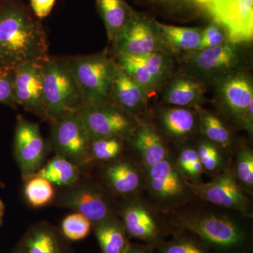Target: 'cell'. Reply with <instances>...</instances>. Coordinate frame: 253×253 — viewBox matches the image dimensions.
I'll return each instance as SVG.
<instances>
[{"mask_svg": "<svg viewBox=\"0 0 253 253\" xmlns=\"http://www.w3.org/2000/svg\"><path fill=\"white\" fill-rule=\"evenodd\" d=\"M206 11L226 30L231 42L252 41L253 0H212Z\"/></svg>", "mask_w": 253, "mask_h": 253, "instance_id": "15", "label": "cell"}, {"mask_svg": "<svg viewBox=\"0 0 253 253\" xmlns=\"http://www.w3.org/2000/svg\"><path fill=\"white\" fill-rule=\"evenodd\" d=\"M0 104L16 106L13 94L12 72L0 70Z\"/></svg>", "mask_w": 253, "mask_h": 253, "instance_id": "38", "label": "cell"}, {"mask_svg": "<svg viewBox=\"0 0 253 253\" xmlns=\"http://www.w3.org/2000/svg\"><path fill=\"white\" fill-rule=\"evenodd\" d=\"M157 25L163 48L167 54L181 56L199 50L202 28L179 27L158 21Z\"/></svg>", "mask_w": 253, "mask_h": 253, "instance_id": "23", "label": "cell"}, {"mask_svg": "<svg viewBox=\"0 0 253 253\" xmlns=\"http://www.w3.org/2000/svg\"><path fill=\"white\" fill-rule=\"evenodd\" d=\"M231 168L240 186L250 196L253 195V151L246 143L236 144Z\"/></svg>", "mask_w": 253, "mask_h": 253, "instance_id": "30", "label": "cell"}, {"mask_svg": "<svg viewBox=\"0 0 253 253\" xmlns=\"http://www.w3.org/2000/svg\"><path fill=\"white\" fill-rule=\"evenodd\" d=\"M68 59L84 104L111 102L118 66L107 51Z\"/></svg>", "mask_w": 253, "mask_h": 253, "instance_id": "5", "label": "cell"}, {"mask_svg": "<svg viewBox=\"0 0 253 253\" xmlns=\"http://www.w3.org/2000/svg\"><path fill=\"white\" fill-rule=\"evenodd\" d=\"M148 99L142 88L118 66L111 91V102L138 119L144 120L148 111Z\"/></svg>", "mask_w": 253, "mask_h": 253, "instance_id": "22", "label": "cell"}, {"mask_svg": "<svg viewBox=\"0 0 253 253\" xmlns=\"http://www.w3.org/2000/svg\"><path fill=\"white\" fill-rule=\"evenodd\" d=\"M174 163L186 180L194 184L203 182L205 172L196 146L189 143L179 146V152L174 158Z\"/></svg>", "mask_w": 253, "mask_h": 253, "instance_id": "32", "label": "cell"}, {"mask_svg": "<svg viewBox=\"0 0 253 253\" xmlns=\"http://www.w3.org/2000/svg\"><path fill=\"white\" fill-rule=\"evenodd\" d=\"M206 84L185 73L171 76L162 94L166 106L198 109L204 101Z\"/></svg>", "mask_w": 253, "mask_h": 253, "instance_id": "21", "label": "cell"}, {"mask_svg": "<svg viewBox=\"0 0 253 253\" xmlns=\"http://www.w3.org/2000/svg\"><path fill=\"white\" fill-rule=\"evenodd\" d=\"M112 42L116 55L143 56L152 53H166L157 21L137 11Z\"/></svg>", "mask_w": 253, "mask_h": 253, "instance_id": "13", "label": "cell"}, {"mask_svg": "<svg viewBox=\"0 0 253 253\" xmlns=\"http://www.w3.org/2000/svg\"><path fill=\"white\" fill-rule=\"evenodd\" d=\"M16 253H63L59 232L47 223L35 224L18 243Z\"/></svg>", "mask_w": 253, "mask_h": 253, "instance_id": "24", "label": "cell"}, {"mask_svg": "<svg viewBox=\"0 0 253 253\" xmlns=\"http://www.w3.org/2000/svg\"><path fill=\"white\" fill-rule=\"evenodd\" d=\"M239 129H244L250 136H252L253 131V102L251 103L246 110L241 119Z\"/></svg>", "mask_w": 253, "mask_h": 253, "instance_id": "40", "label": "cell"}, {"mask_svg": "<svg viewBox=\"0 0 253 253\" xmlns=\"http://www.w3.org/2000/svg\"><path fill=\"white\" fill-rule=\"evenodd\" d=\"M101 253H126L130 243L121 218L113 216L93 226Z\"/></svg>", "mask_w": 253, "mask_h": 253, "instance_id": "25", "label": "cell"}, {"mask_svg": "<svg viewBox=\"0 0 253 253\" xmlns=\"http://www.w3.org/2000/svg\"><path fill=\"white\" fill-rule=\"evenodd\" d=\"M46 32L30 9L17 1L0 6V69L13 72L18 66L47 59Z\"/></svg>", "mask_w": 253, "mask_h": 253, "instance_id": "2", "label": "cell"}, {"mask_svg": "<svg viewBox=\"0 0 253 253\" xmlns=\"http://www.w3.org/2000/svg\"><path fill=\"white\" fill-rule=\"evenodd\" d=\"M25 197L34 208H42L52 202L55 191L52 184L42 176L34 175L26 180Z\"/></svg>", "mask_w": 253, "mask_h": 253, "instance_id": "34", "label": "cell"}, {"mask_svg": "<svg viewBox=\"0 0 253 253\" xmlns=\"http://www.w3.org/2000/svg\"><path fill=\"white\" fill-rule=\"evenodd\" d=\"M190 204L166 214L171 233H190L219 253L251 251L253 237L249 221L252 219L211 204L208 207Z\"/></svg>", "mask_w": 253, "mask_h": 253, "instance_id": "1", "label": "cell"}, {"mask_svg": "<svg viewBox=\"0 0 253 253\" xmlns=\"http://www.w3.org/2000/svg\"><path fill=\"white\" fill-rule=\"evenodd\" d=\"M51 124V144L56 156L79 167L89 163L90 138L77 111L66 113Z\"/></svg>", "mask_w": 253, "mask_h": 253, "instance_id": "11", "label": "cell"}, {"mask_svg": "<svg viewBox=\"0 0 253 253\" xmlns=\"http://www.w3.org/2000/svg\"><path fill=\"white\" fill-rule=\"evenodd\" d=\"M47 154V144L39 125L17 116L14 134V154L23 180L34 176L42 168Z\"/></svg>", "mask_w": 253, "mask_h": 253, "instance_id": "14", "label": "cell"}, {"mask_svg": "<svg viewBox=\"0 0 253 253\" xmlns=\"http://www.w3.org/2000/svg\"><path fill=\"white\" fill-rule=\"evenodd\" d=\"M1 217H0V223H1Z\"/></svg>", "mask_w": 253, "mask_h": 253, "instance_id": "43", "label": "cell"}, {"mask_svg": "<svg viewBox=\"0 0 253 253\" xmlns=\"http://www.w3.org/2000/svg\"><path fill=\"white\" fill-rule=\"evenodd\" d=\"M92 226L91 221L85 216L75 212L64 218L61 224V229L65 237L76 241L86 237Z\"/></svg>", "mask_w": 253, "mask_h": 253, "instance_id": "36", "label": "cell"}, {"mask_svg": "<svg viewBox=\"0 0 253 253\" xmlns=\"http://www.w3.org/2000/svg\"><path fill=\"white\" fill-rule=\"evenodd\" d=\"M147 4L170 14H195L206 10L212 0H144Z\"/></svg>", "mask_w": 253, "mask_h": 253, "instance_id": "35", "label": "cell"}, {"mask_svg": "<svg viewBox=\"0 0 253 253\" xmlns=\"http://www.w3.org/2000/svg\"><path fill=\"white\" fill-rule=\"evenodd\" d=\"M189 184L195 200L236 211L253 219L251 196L240 186L231 166L208 182L194 184L189 181Z\"/></svg>", "mask_w": 253, "mask_h": 253, "instance_id": "8", "label": "cell"}, {"mask_svg": "<svg viewBox=\"0 0 253 253\" xmlns=\"http://www.w3.org/2000/svg\"><path fill=\"white\" fill-rule=\"evenodd\" d=\"M42 63H26L13 71V94L16 106L46 120Z\"/></svg>", "mask_w": 253, "mask_h": 253, "instance_id": "17", "label": "cell"}, {"mask_svg": "<svg viewBox=\"0 0 253 253\" xmlns=\"http://www.w3.org/2000/svg\"><path fill=\"white\" fill-rule=\"evenodd\" d=\"M195 146L205 174L213 177L230 167L231 154L204 136L198 139Z\"/></svg>", "mask_w": 253, "mask_h": 253, "instance_id": "28", "label": "cell"}, {"mask_svg": "<svg viewBox=\"0 0 253 253\" xmlns=\"http://www.w3.org/2000/svg\"><path fill=\"white\" fill-rule=\"evenodd\" d=\"M78 183L60 192L58 206L83 214L93 226L116 215V208L104 188L94 183Z\"/></svg>", "mask_w": 253, "mask_h": 253, "instance_id": "10", "label": "cell"}, {"mask_svg": "<svg viewBox=\"0 0 253 253\" xmlns=\"http://www.w3.org/2000/svg\"><path fill=\"white\" fill-rule=\"evenodd\" d=\"M172 238L165 240L156 250L159 253H219L199 238L184 231H173Z\"/></svg>", "mask_w": 253, "mask_h": 253, "instance_id": "31", "label": "cell"}, {"mask_svg": "<svg viewBox=\"0 0 253 253\" xmlns=\"http://www.w3.org/2000/svg\"><path fill=\"white\" fill-rule=\"evenodd\" d=\"M108 163L103 177L111 192L126 199L144 191V169L139 163L120 158Z\"/></svg>", "mask_w": 253, "mask_h": 253, "instance_id": "20", "label": "cell"}, {"mask_svg": "<svg viewBox=\"0 0 253 253\" xmlns=\"http://www.w3.org/2000/svg\"><path fill=\"white\" fill-rule=\"evenodd\" d=\"M229 42L227 33L219 23L213 21L203 29L199 50L215 47Z\"/></svg>", "mask_w": 253, "mask_h": 253, "instance_id": "37", "label": "cell"}, {"mask_svg": "<svg viewBox=\"0 0 253 253\" xmlns=\"http://www.w3.org/2000/svg\"><path fill=\"white\" fill-rule=\"evenodd\" d=\"M118 66L142 88L149 97L151 93L166 84L172 76V56L164 52L143 56L116 55Z\"/></svg>", "mask_w": 253, "mask_h": 253, "instance_id": "12", "label": "cell"}, {"mask_svg": "<svg viewBox=\"0 0 253 253\" xmlns=\"http://www.w3.org/2000/svg\"><path fill=\"white\" fill-rule=\"evenodd\" d=\"M156 119L161 135L178 146L199 133L198 109L164 105L156 112Z\"/></svg>", "mask_w": 253, "mask_h": 253, "instance_id": "18", "label": "cell"}, {"mask_svg": "<svg viewBox=\"0 0 253 253\" xmlns=\"http://www.w3.org/2000/svg\"><path fill=\"white\" fill-rule=\"evenodd\" d=\"M126 139L120 136L100 138L89 143V163L91 161L110 162L121 157Z\"/></svg>", "mask_w": 253, "mask_h": 253, "instance_id": "33", "label": "cell"}, {"mask_svg": "<svg viewBox=\"0 0 253 253\" xmlns=\"http://www.w3.org/2000/svg\"><path fill=\"white\" fill-rule=\"evenodd\" d=\"M216 101L221 113L234 126L240 123L253 102V84L251 76L241 69L227 75L215 83Z\"/></svg>", "mask_w": 253, "mask_h": 253, "instance_id": "16", "label": "cell"}, {"mask_svg": "<svg viewBox=\"0 0 253 253\" xmlns=\"http://www.w3.org/2000/svg\"><path fill=\"white\" fill-rule=\"evenodd\" d=\"M77 113L86 126L90 141L113 136L127 141L141 121L112 102L84 104Z\"/></svg>", "mask_w": 253, "mask_h": 253, "instance_id": "9", "label": "cell"}, {"mask_svg": "<svg viewBox=\"0 0 253 253\" xmlns=\"http://www.w3.org/2000/svg\"><path fill=\"white\" fill-rule=\"evenodd\" d=\"M0 70H1V69H0Z\"/></svg>", "mask_w": 253, "mask_h": 253, "instance_id": "44", "label": "cell"}, {"mask_svg": "<svg viewBox=\"0 0 253 253\" xmlns=\"http://www.w3.org/2000/svg\"><path fill=\"white\" fill-rule=\"evenodd\" d=\"M198 113L201 136L232 155L236 144L231 129L222 118L201 107L198 108Z\"/></svg>", "mask_w": 253, "mask_h": 253, "instance_id": "26", "label": "cell"}, {"mask_svg": "<svg viewBox=\"0 0 253 253\" xmlns=\"http://www.w3.org/2000/svg\"><path fill=\"white\" fill-rule=\"evenodd\" d=\"M96 7L112 42L124 29L135 11L125 0H96Z\"/></svg>", "mask_w": 253, "mask_h": 253, "instance_id": "27", "label": "cell"}, {"mask_svg": "<svg viewBox=\"0 0 253 253\" xmlns=\"http://www.w3.org/2000/svg\"><path fill=\"white\" fill-rule=\"evenodd\" d=\"M35 175L42 176L55 185L66 188L78 182L81 172L79 166L66 158L56 156Z\"/></svg>", "mask_w": 253, "mask_h": 253, "instance_id": "29", "label": "cell"}, {"mask_svg": "<svg viewBox=\"0 0 253 253\" xmlns=\"http://www.w3.org/2000/svg\"><path fill=\"white\" fill-rule=\"evenodd\" d=\"M126 253H157L155 252V249L146 244H131L129 245Z\"/></svg>", "mask_w": 253, "mask_h": 253, "instance_id": "41", "label": "cell"}, {"mask_svg": "<svg viewBox=\"0 0 253 253\" xmlns=\"http://www.w3.org/2000/svg\"><path fill=\"white\" fill-rule=\"evenodd\" d=\"M46 120L52 123L84 105L68 58L48 57L42 63Z\"/></svg>", "mask_w": 253, "mask_h": 253, "instance_id": "3", "label": "cell"}, {"mask_svg": "<svg viewBox=\"0 0 253 253\" xmlns=\"http://www.w3.org/2000/svg\"><path fill=\"white\" fill-rule=\"evenodd\" d=\"M143 169L148 200L164 214H169L194 201L189 181L178 170L172 155Z\"/></svg>", "mask_w": 253, "mask_h": 253, "instance_id": "4", "label": "cell"}, {"mask_svg": "<svg viewBox=\"0 0 253 253\" xmlns=\"http://www.w3.org/2000/svg\"><path fill=\"white\" fill-rule=\"evenodd\" d=\"M3 212H4V205H3L2 202L0 200V217H1V216H2Z\"/></svg>", "mask_w": 253, "mask_h": 253, "instance_id": "42", "label": "cell"}, {"mask_svg": "<svg viewBox=\"0 0 253 253\" xmlns=\"http://www.w3.org/2000/svg\"><path fill=\"white\" fill-rule=\"evenodd\" d=\"M241 44L228 42L215 47L199 50L180 56L184 72L207 84L240 70L244 61Z\"/></svg>", "mask_w": 253, "mask_h": 253, "instance_id": "7", "label": "cell"}, {"mask_svg": "<svg viewBox=\"0 0 253 253\" xmlns=\"http://www.w3.org/2000/svg\"><path fill=\"white\" fill-rule=\"evenodd\" d=\"M118 213L129 239L155 250L171 234L167 215L141 194L124 199Z\"/></svg>", "mask_w": 253, "mask_h": 253, "instance_id": "6", "label": "cell"}, {"mask_svg": "<svg viewBox=\"0 0 253 253\" xmlns=\"http://www.w3.org/2000/svg\"><path fill=\"white\" fill-rule=\"evenodd\" d=\"M29 1L32 12L41 21L49 16L56 2V0H29Z\"/></svg>", "mask_w": 253, "mask_h": 253, "instance_id": "39", "label": "cell"}, {"mask_svg": "<svg viewBox=\"0 0 253 253\" xmlns=\"http://www.w3.org/2000/svg\"><path fill=\"white\" fill-rule=\"evenodd\" d=\"M126 141L143 168L151 167L172 156L166 139L156 126L146 119L141 120Z\"/></svg>", "mask_w": 253, "mask_h": 253, "instance_id": "19", "label": "cell"}]
</instances>
